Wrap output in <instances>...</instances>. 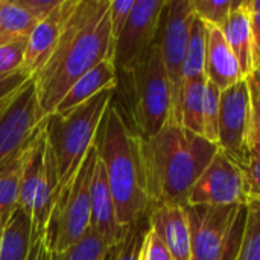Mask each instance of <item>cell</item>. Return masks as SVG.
<instances>
[{"label":"cell","instance_id":"1","mask_svg":"<svg viewBox=\"0 0 260 260\" xmlns=\"http://www.w3.org/2000/svg\"><path fill=\"white\" fill-rule=\"evenodd\" d=\"M113 55L110 0H75L52 55L32 78L43 116L56 110L82 75Z\"/></svg>","mask_w":260,"mask_h":260},{"label":"cell","instance_id":"2","mask_svg":"<svg viewBox=\"0 0 260 260\" xmlns=\"http://www.w3.org/2000/svg\"><path fill=\"white\" fill-rule=\"evenodd\" d=\"M218 151L216 143L172 120L155 136L140 137V160L149 206H186L193 184Z\"/></svg>","mask_w":260,"mask_h":260},{"label":"cell","instance_id":"3","mask_svg":"<svg viewBox=\"0 0 260 260\" xmlns=\"http://www.w3.org/2000/svg\"><path fill=\"white\" fill-rule=\"evenodd\" d=\"M94 145L116 204L117 222L128 229L146 216L149 200L140 160V137L114 99L105 111Z\"/></svg>","mask_w":260,"mask_h":260},{"label":"cell","instance_id":"4","mask_svg":"<svg viewBox=\"0 0 260 260\" xmlns=\"http://www.w3.org/2000/svg\"><path fill=\"white\" fill-rule=\"evenodd\" d=\"M116 88H107L87 102L44 117L47 146L56 169L59 192L78 174L85 155L94 145L101 122L114 99Z\"/></svg>","mask_w":260,"mask_h":260},{"label":"cell","instance_id":"5","mask_svg":"<svg viewBox=\"0 0 260 260\" xmlns=\"http://www.w3.org/2000/svg\"><path fill=\"white\" fill-rule=\"evenodd\" d=\"M131 128L142 139L160 133L174 116L171 81L157 40L140 64L126 76Z\"/></svg>","mask_w":260,"mask_h":260},{"label":"cell","instance_id":"6","mask_svg":"<svg viewBox=\"0 0 260 260\" xmlns=\"http://www.w3.org/2000/svg\"><path fill=\"white\" fill-rule=\"evenodd\" d=\"M58 193L56 169L47 146L43 119L21 154L18 207L30 218V244L46 239Z\"/></svg>","mask_w":260,"mask_h":260},{"label":"cell","instance_id":"7","mask_svg":"<svg viewBox=\"0 0 260 260\" xmlns=\"http://www.w3.org/2000/svg\"><path fill=\"white\" fill-rule=\"evenodd\" d=\"M192 260H238L247 204L186 206Z\"/></svg>","mask_w":260,"mask_h":260},{"label":"cell","instance_id":"8","mask_svg":"<svg viewBox=\"0 0 260 260\" xmlns=\"http://www.w3.org/2000/svg\"><path fill=\"white\" fill-rule=\"evenodd\" d=\"M96 163L98 149L93 145L75 178L58 193L46 232V245L53 253H64L90 229V190Z\"/></svg>","mask_w":260,"mask_h":260},{"label":"cell","instance_id":"9","mask_svg":"<svg viewBox=\"0 0 260 260\" xmlns=\"http://www.w3.org/2000/svg\"><path fill=\"white\" fill-rule=\"evenodd\" d=\"M43 119L34 79L0 104V172L23 154Z\"/></svg>","mask_w":260,"mask_h":260},{"label":"cell","instance_id":"10","mask_svg":"<svg viewBox=\"0 0 260 260\" xmlns=\"http://www.w3.org/2000/svg\"><path fill=\"white\" fill-rule=\"evenodd\" d=\"M166 0H136L116 44L113 61L117 75L126 76L158 40Z\"/></svg>","mask_w":260,"mask_h":260},{"label":"cell","instance_id":"11","mask_svg":"<svg viewBox=\"0 0 260 260\" xmlns=\"http://www.w3.org/2000/svg\"><path fill=\"white\" fill-rule=\"evenodd\" d=\"M253 107L248 78L221 91L218 146L230 158L244 166L250 158V134Z\"/></svg>","mask_w":260,"mask_h":260},{"label":"cell","instance_id":"12","mask_svg":"<svg viewBox=\"0 0 260 260\" xmlns=\"http://www.w3.org/2000/svg\"><path fill=\"white\" fill-rule=\"evenodd\" d=\"M195 17L197 15L192 6V0H166L158 41H160L163 62L172 88V101H174L172 122H177L181 90H183L181 69H183L184 53L189 41V32Z\"/></svg>","mask_w":260,"mask_h":260},{"label":"cell","instance_id":"13","mask_svg":"<svg viewBox=\"0 0 260 260\" xmlns=\"http://www.w3.org/2000/svg\"><path fill=\"white\" fill-rule=\"evenodd\" d=\"M248 204L242 166L221 149L193 184L186 206Z\"/></svg>","mask_w":260,"mask_h":260},{"label":"cell","instance_id":"14","mask_svg":"<svg viewBox=\"0 0 260 260\" xmlns=\"http://www.w3.org/2000/svg\"><path fill=\"white\" fill-rule=\"evenodd\" d=\"M73 2L75 0H61V3L44 20L38 21L29 34L21 70H24V73L30 78H34L43 69L52 55L62 32L64 23L73 8Z\"/></svg>","mask_w":260,"mask_h":260},{"label":"cell","instance_id":"15","mask_svg":"<svg viewBox=\"0 0 260 260\" xmlns=\"http://www.w3.org/2000/svg\"><path fill=\"white\" fill-rule=\"evenodd\" d=\"M149 227L157 233L174 260H192L190 227L186 206L154 204L148 209Z\"/></svg>","mask_w":260,"mask_h":260},{"label":"cell","instance_id":"16","mask_svg":"<svg viewBox=\"0 0 260 260\" xmlns=\"http://www.w3.org/2000/svg\"><path fill=\"white\" fill-rule=\"evenodd\" d=\"M90 204H91L90 229H93L104 239L108 248L117 245L123 239L126 229L120 227V224L117 222L116 204H114L104 168L99 161V155H98V163H96L93 180H91Z\"/></svg>","mask_w":260,"mask_h":260},{"label":"cell","instance_id":"17","mask_svg":"<svg viewBox=\"0 0 260 260\" xmlns=\"http://www.w3.org/2000/svg\"><path fill=\"white\" fill-rule=\"evenodd\" d=\"M206 26H207L206 78L222 91L238 84L239 81L245 79V76L221 27L212 24H206Z\"/></svg>","mask_w":260,"mask_h":260},{"label":"cell","instance_id":"18","mask_svg":"<svg viewBox=\"0 0 260 260\" xmlns=\"http://www.w3.org/2000/svg\"><path fill=\"white\" fill-rule=\"evenodd\" d=\"M119 85V75L113 59H104L93 69H90L85 75H82L64 94L62 101L58 104L53 113L69 111L93 96L99 94L107 88H116Z\"/></svg>","mask_w":260,"mask_h":260},{"label":"cell","instance_id":"19","mask_svg":"<svg viewBox=\"0 0 260 260\" xmlns=\"http://www.w3.org/2000/svg\"><path fill=\"white\" fill-rule=\"evenodd\" d=\"M229 46L232 47L241 70L248 78L253 70V32H251V12L248 0H238L229 20L221 27Z\"/></svg>","mask_w":260,"mask_h":260},{"label":"cell","instance_id":"20","mask_svg":"<svg viewBox=\"0 0 260 260\" xmlns=\"http://www.w3.org/2000/svg\"><path fill=\"white\" fill-rule=\"evenodd\" d=\"M30 218L21 207H15L6 218L2 239L0 260H29Z\"/></svg>","mask_w":260,"mask_h":260},{"label":"cell","instance_id":"21","mask_svg":"<svg viewBox=\"0 0 260 260\" xmlns=\"http://www.w3.org/2000/svg\"><path fill=\"white\" fill-rule=\"evenodd\" d=\"M206 56H207V26L204 21L195 17L189 32V41H187L183 69H181L183 85L186 82L206 78Z\"/></svg>","mask_w":260,"mask_h":260},{"label":"cell","instance_id":"22","mask_svg":"<svg viewBox=\"0 0 260 260\" xmlns=\"http://www.w3.org/2000/svg\"><path fill=\"white\" fill-rule=\"evenodd\" d=\"M206 81H207V78L190 81L183 85L178 114H177V122L183 128H186L190 133L198 134V136H203V133H204L203 105H204Z\"/></svg>","mask_w":260,"mask_h":260},{"label":"cell","instance_id":"23","mask_svg":"<svg viewBox=\"0 0 260 260\" xmlns=\"http://www.w3.org/2000/svg\"><path fill=\"white\" fill-rule=\"evenodd\" d=\"M37 21L17 0H0V46L26 40Z\"/></svg>","mask_w":260,"mask_h":260},{"label":"cell","instance_id":"24","mask_svg":"<svg viewBox=\"0 0 260 260\" xmlns=\"http://www.w3.org/2000/svg\"><path fill=\"white\" fill-rule=\"evenodd\" d=\"M148 229L149 221L146 215L126 229L123 239L108 250L105 260H140V253Z\"/></svg>","mask_w":260,"mask_h":260},{"label":"cell","instance_id":"25","mask_svg":"<svg viewBox=\"0 0 260 260\" xmlns=\"http://www.w3.org/2000/svg\"><path fill=\"white\" fill-rule=\"evenodd\" d=\"M238 260H260V201H248Z\"/></svg>","mask_w":260,"mask_h":260},{"label":"cell","instance_id":"26","mask_svg":"<svg viewBox=\"0 0 260 260\" xmlns=\"http://www.w3.org/2000/svg\"><path fill=\"white\" fill-rule=\"evenodd\" d=\"M108 250L104 239L93 229H88L78 242L58 254V260H105Z\"/></svg>","mask_w":260,"mask_h":260},{"label":"cell","instance_id":"27","mask_svg":"<svg viewBox=\"0 0 260 260\" xmlns=\"http://www.w3.org/2000/svg\"><path fill=\"white\" fill-rule=\"evenodd\" d=\"M21 155L0 172V215L11 213L18 206Z\"/></svg>","mask_w":260,"mask_h":260},{"label":"cell","instance_id":"28","mask_svg":"<svg viewBox=\"0 0 260 260\" xmlns=\"http://www.w3.org/2000/svg\"><path fill=\"white\" fill-rule=\"evenodd\" d=\"M219 99L221 90L210 81H206L204 90V105H203V136L218 145V129H219Z\"/></svg>","mask_w":260,"mask_h":260},{"label":"cell","instance_id":"29","mask_svg":"<svg viewBox=\"0 0 260 260\" xmlns=\"http://www.w3.org/2000/svg\"><path fill=\"white\" fill-rule=\"evenodd\" d=\"M238 0H192V6L195 15L204 21L206 24H212L216 27H222L229 20L233 8L236 6Z\"/></svg>","mask_w":260,"mask_h":260},{"label":"cell","instance_id":"30","mask_svg":"<svg viewBox=\"0 0 260 260\" xmlns=\"http://www.w3.org/2000/svg\"><path fill=\"white\" fill-rule=\"evenodd\" d=\"M26 40H17L0 46V75L12 73L21 69L26 52Z\"/></svg>","mask_w":260,"mask_h":260},{"label":"cell","instance_id":"31","mask_svg":"<svg viewBox=\"0 0 260 260\" xmlns=\"http://www.w3.org/2000/svg\"><path fill=\"white\" fill-rule=\"evenodd\" d=\"M134 3L136 0H110V24H111V37L114 44L123 26L128 21Z\"/></svg>","mask_w":260,"mask_h":260},{"label":"cell","instance_id":"32","mask_svg":"<svg viewBox=\"0 0 260 260\" xmlns=\"http://www.w3.org/2000/svg\"><path fill=\"white\" fill-rule=\"evenodd\" d=\"M140 260H174L169 250L166 248V245L161 242V239L157 236V233L151 227L148 229L145 235Z\"/></svg>","mask_w":260,"mask_h":260},{"label":"cell","instance_id":"33","mask_svg":"<svg viewBox=\"0 0 260 260\" xmlns=\"http://www.w3.org/2000/svg\"><path fill=\"white\" fill-rule=\"evenodd\" d=\"M248 201H260V157L250 154L248 161L242 166Z\"/></svg>","mask_w":260,"mask_h":260},{"label":"cell","instance_id":"34","mask_svg":"<svg viewBox=\"0 0 260 260\" xmlns=\"http://www.w3.org/2000/svg\"><path fill=\"white\" fill-rule=\"evenodd\" d=\"M29 79H32L29 75L24 73V70H17L12 73L0 75V104L9 99L12 94H15Z\"/></svg>","mask_w":260,"mask_h":260},{"label":"cell","instance_id":"35","mask_svg":"<svg viewBox=\"0 0 260 260\" xmlns=\"http://www.w3.org/2000/svg\"><path fill=\"white\" fill-rule=\"evenodd\" d=\"M17 3L38 23L44 20L61 3V0H17Z\"/></svg>","mask_w":260,"mask_h":260},{"label":"cell","instance_id":"36","mask_svg":"<svg viewBox=\"0 0 260 260\" xmlns=\"http://www.w3.org/2000/svg\"><path fill=\"white\" fill-rule=\"evenodd\" d=\"M248 6H250V12H251L253 66L256 70L257 67H260V0H248Z\"/></svg>","mask_w":260,"mask_h":260},{"label":"cell","instance_id":"37","mask_svg":"<svg viewBox=\"0 0 260 260\" xmlns=\"http://www.w3.org/2000/svg\"><path fill=\"white\" fill-rule=\"evenodd\" d=\"M248 85H250L251 107H253V129L260 133V94L250 78H248Z\"/></svg>","mask_w":260,"mask_h":260},{"label":"cell","instance_id":"38","mask_svg":"<svg viewBox=\"0 0 260 260\" xmlns=\"http://www.w3.org/2000/svg\"><path fill=\"white\" fill-rule=\"evenodd\" d=\"M250 79H251V82L254 84V87H256V90H257V93L260 94V67H257L250 76H248Z\"/></svg>","mask_w":260,"mask_h":260},{"label":"cell","instance_id":"39","mask_svg":"<svg viewBox=\"0 0 260 260\" xmlns=\"http://www.w3.org/2000/svg\"><path fill=\"white\" fill-rule=\"evenodd\" d=\"M9 215V213H8ZM8 215H0V239H2V233H3V227H5V222H6V218Z\"/></svg>","mask_w":260,"mask_h":260}]
</instances>
